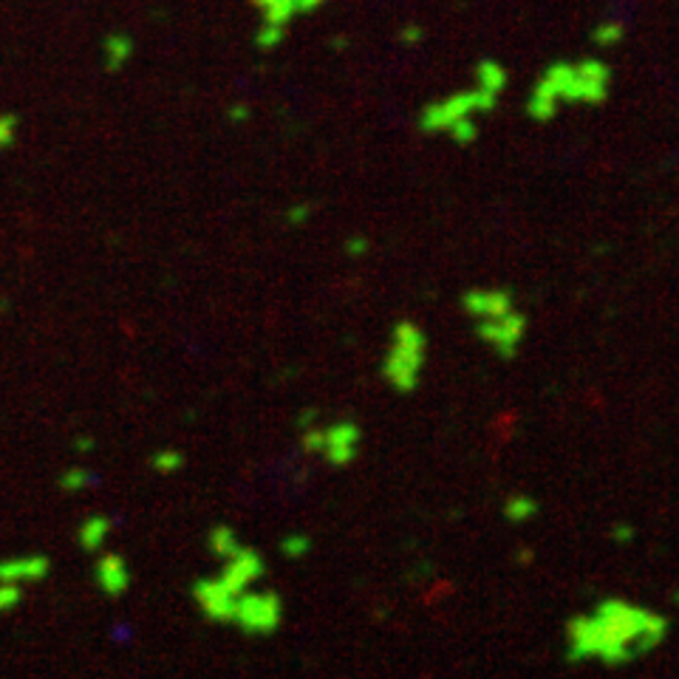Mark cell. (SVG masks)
I'll return each mask as SVG.
<instances>
[{
    "label": "cell",
    "instance_id": "obj_1",
    "mask_svg": "<svg viewBox=\"0 0 679 679\" xmlns=\"http://www.w3.org/2000/svg\"><path fill=\"white\" fill-rule=\"evenodd\" d=\"M671 635L665 615L626 597H603L592 612L567 620V663L623 668L657 651Z\"/></svg>",
    "mask_w": 679,
    "mask_h": 679
},
{
    "label": "cell",
    "instance_id": "obj_2",
    "mask_svg": "<svg viewBox=\"0 0 679 679\" xmlns=\"http://www.w3.org/2000/svg\"><path fill=\"white\" fill-rule=\"evenodd\" d=\"M612 74L597 60L583 63H558L538 80L527 100V113L535 122H549L558 113L560 102L600 105L608 97Z\"/></svg>",
    "mask_w": 679,
    "mask_h": 679
},
{
    "label": "cell",
    "instance_id": "obj_3",
    "mask_svg": "<svg viewBox=\"0 0 679 679\" xmlns=\"http://www.w3.org/2000/svg\"><path fill=\"white\" fill-rule=\"evenodd\" d=\"M428 363V335L413 320H396L391 329L388 351L383 357V380L396 393L416 391Z\"/></svg>",
    "mask_w": 679,
    "mask_h": 679
},
{
    "label": "cell",
    "instance_id": "obj_4",
    "mask_svg": "<svg viewBox=\"0 0 679 679\" xmlns=\"http://www.w3.org/2000/svg\"><path fill=\"white\" fill-rule=\"evenodd\" d=\"M496 102L499 93H490L479 85L473 91H459L419 113V128H422V133H448L459 120H467L473 113H490Z\"/></svg>",
    "mask_w": 679,
    "mask_h": 679
},
{
    "label": "cell",
    "instance_id": "obj_5",
    "mask_svg": "<svg viewBox=\"0 0 679 679\" xmlns=\"http://www.w3.org/2000/svg\"><path fill=\"white\" fill-rule=\"evenodd\" d=\"M232 626H238L247 637H269L284 623V600L272 589H244L232 608Z\"/></svg>",
    "mask_w": 679,
    "mask_h": 679
},
{
    "label": "cell",
    "instance_id": "obj_6",
    "mask_svg": "<svg viewBox=\"0 0 679 679\" xmlns=\"http://www.w3.org/2000/svg\"><path fill=\"white\" fill-rule=\"evenodd\" d=\"M476 329V337L493 351L496 357L501 360H515L519 357V351L527 340V315L515 306L512 312L507 315H499V317H487V320H476L473 323Z\"/></svg>",
    "mask_w": 679,
    "mask_h": 679
},
{
    "label": "cell",
    "instance_id": "obj_7",
    "mask_svg": "<svg viewBox=\"0 0 679 679\" xmlns=\"http://www.w3.org/2000/svg\"><path fill=\"white\" fill-rule=\"evenodd\" d=\"M360 444H363V428L354 419H340V422L323 428L320 456L332 467H348L360 456Z\"/></svg>",
    "mask_w": 679,
    "mask_h": 679
},
{
    "label": "cell",
    "instance_id": "obj_8",
    "mask_svg": "<svg viewBox=\"0 0 679 679\" xmlns=\"http://www.w3.org/2000/svg\"><path fill=\"white\" fill-rule=\"evenodd\" d=\"M264 572H267V560H264V555L257 552L255 547H249V544H241L236 555H229L227 560H221V572H218V577L227 583V587H229L232 592L241 595L244 589L255 587V583L264 577Z\"/></svg>",
    "mask_w": 679,
    "mask_h": 679
},
{
    "label": "cell",
    "instance_id": "obj_9",
    "mask_svg": "<svg viewBox=\"0 0 679 679\" xmlns=\"http://www.w3.org/2000/svg\"><path fill=\"white\" fill-rule=\"evenodd\" d=\"M236 592H232L227 583L213 575V577H201L193 583V600L199 606V612L209 623H229L232 620V608H236Z\"/></svg>",
    "mask_w": 679,
    "mask_h": 679
},
{
    "label": "cell",
    "instance_id": "obj_10",
    "mask_svg": "<svg viewBox=\"0 0 679 679\" xmlns=\"http://www.w3.org/2000/svg\"><path fill=\"white\" fill-rule=\"evenodd\" d=\"M512 309H515V297L509 289H501V286H476L461 295V312L473 323L507 315Z\"/></svg>",
    "mask_w": 679,
    "mask_h": 679
},
{
    "label": "cell",
    "instance_id": "obj_11",
    "mask_svg": "<svg viewBox=\"0 0 679 679\" xmlns=\"http://www.w3.org/2000/svg\"><path fill=\"white\" fill-rule=\"evenodd\" d=\"M93 583L102 589V595L108 597H122L131 583H133V572L128 567V560L116 552H105L97 558V567H93Z\"/></svg>",
    "mask_w": 679,
    "mask_h": 679
},
{
    "label": "cell",
    "instance_id": "obj_12",
    "mask_svg": "<svg viewBox=\"0 0 679 679\" xmlns=\"http://www.w3.org/2000/svg\"><path fill=\"white\" fill-rule=\"evenodd\" d=\"M52 572V560L45 555H15L0 560V580L17 583V587H26V583H40Z\"/></svg>",
    "mask_w": 679,
    "mask_h": 679
},
{
    "label": "cell",
    "instance_id": "obj_13",
    "mask_svg": "<svg viewBox=\"0 0 679 679\" xmlns=\"http://www.w3.org/2000/svg\"><path fill=\"white\" fill-rule=\"evenodd\" d=\"M113 532V521L108 515H88L77 529V541L85 552H97Z\"/></svg>",
    "mask_w": 679,
    "mask_h": 679
},
{
    "label": "cell",
    "instance_id": "obj_14",
    "mask_svg": "<svg viewBox=\"0 0 679 679\" xmlns=\"http://www.w3.org/2000/svg\"><path fill=\"white\" fill-rule=\"evenodd\" d=\"M241 544L244 541L229 524H216V527H209V532H207V549L218 560H227L229 555H236Z\"/></svg>",
    "mask_w": 679,
    "mask_h": 679
},
{
    "label": "cell",
    "instance_id": "obj_15",
    "mask_svg": "<svg viewBox=\"0 0 679 679\" xmlns=\"http://www.w3.org/2000/svg\"><path fill=\"white\" fill-rule=\"evenodd\" d=\"M538 512H541V504H538L532 496L527 493H512L504 504H501V515L509 524H529L538 519Z\"/></svg>",
    "mask_w": 679,
    "mask_h": 679
},
{
    "label": "cell",
    "instance_id": "obj_16",
    "mask_svg": "<svg viewBox=\"0 0 679 679\" xmlns=\"http://www.w3.org/2000/svg\"><path fill=\"white\" fill-rule=\"evenodd\" d=\"M60 490L63 493H82V490H88L93 484V473L88 470V467H68V470H63V476L57 479Z\"/></svg>",
    "mask_w": 679,
    "mask_h": 679
},
{
    "label": "cell",
    "instance_id": "obj_17",
    "mask_svg": "<svg viewBox=\"0 0 679 679\" xmlns=\"http://www.w3.org/2000/svg\"><path fill=\"white\" fill-rule=\"evenodd\" d=\"M476 80H479V88H484V91H490V93H499V97H501L504 82H507L504 68L496 65V63H481L479 72H476Z\"/></svg>",
    "mask_w": 679,
    "mask_h": 679
},
{
    "label": "cell",
    "instance_id": "obj_18",
    "mask_svg": "<svg viewBox=\"0 0 679 679\" xmlns=\"http://www.w3.org/2000/svg\"><path fill=\"white\" fill-rule=\"evenodd\" d=\"M150 467L159 476H173L184 467V453L181 451H156L150 456Z\"/></svg>",
    "mask_w": 679,
    "mask_h": 679
},
{
    "label": "cell",
    "instance_id": "obj_19",
    "mask_svg": "<svg viewBox=\"0 0 679 679\" xmlns=\"http://www.w3.org/2000/svg\"><path fill=\"white\" fill-rule=\"evenodd\" d=\"M309 549H312V538L303 535V532H289L284 541H280V552H284V558H289V560L306 558Z\"/></svg>",
    "mask_w": 679,
    "mask_h": 679
},
{
    "label": "cell",
    "instance_id": "obj_20",
    "mask_svg": "<svg viewBox=\"0 0 679 679\" xmlns=\"http://www.w3.org/2000/svg\"><path fill=\"white\" fill-rule=\"evenodd\" d=\"M448 136L453 139L456 145H473L476 139H479V122L473 120V116H467V120H459V122L448 131Z\"/></svg>",
    "mask_w": 679,
    "mask_h": 679
},
{
    "label": "cell",
    "instance_id": "obj_21",
    "mask_svg": "<svg viewBox=\"0 0 679 679\" xmlns=\"http://www.w3.org/2000/svg\"><path fill=\"white\" fill-rule=\"evenodd\" d=\"M23 603V587L17 583H6L0 580V615H9Z\"/></svg>",
    "mask_w": 679,
    "mask_h": 679
},
{
    "label": "cell",
    "instance_id": "obj_22",
    "mask_svg": "<svg viewBox=\"0 0 679 679\" xmlns=\"http://www.w3.org/2000/svg\"><path fill=\"white\" fill-rule=\"evenodd\" d=\"M300 451L309 453V456H317L323 451V425L320 422L300 431Z\"/></svg>",
    "mask_w": 679,
    "mask_h": 679
},
{
    "label": "cell",
    "instance_id": "obj_23",
    "mask_svg": "<svg viewBox=\"0 0 679 679\" xmlns=\"http://www.w3.org/2000/svg\"><path fill=\"white\" fill-rule=\"evenodd\" d=\"M312 204L309 201H297V204H289L286 207V213H284V221H286V227H303L309 218H312Z\"/></svg>",
    "mask_w": 679,
    "mask_h": 679
},
{
    "label": "cell",
    "instance_id": "obj_24",
    "mask_svg": "<svg viewBox=\"0 0 679 679\" xmlns=\"http://www.w3.org/2000/svg\"><path fill=\"white\" fill-rule=\"evenodd\" d=\"M15 136H17V116H12V113L0 116V153L12 148Z\"/></svg>",
    "mask_w": 679,
    "mask_h": 679
},
{
    "label": "cell",
    "instance_id": "obj_25",
    "mask_svg": "<svg viewBox=\"0 0 679 679\" xmlns=\"http://www.w3.org/2000/svg\"><path fill=\"white\" fill-rule=\"evenodd\" d=\"M635 538H637V529L631 527V524H626V521H620V524L612 527V544H617V547L635 544Z\"/></svg>",
    "mask_w": 679,
    "mask_h": 679
},
{
    "label": "cell",
    "instance_id": "obj_26",
    "mask_svg": "<svg viewBox=\"0 0 679 679\" xmlns=\"http://www.w3.org/2000/svg\"><path fill=\"white\" fill-rule=\"evenodd\" d=\"M343 249H345V255H348V257H363V255H368L371 241H368L365 236H351V238H345Z\"/></svg>",
    "mask_w": 679,
    "mask_h": 679
},
{
    "label": "cell",
    "instance_id": "obj_27",
    "mask_svg": "<svg viewBox=\"0 0 679 679\" xmlns=\"http://www.w3.org/2000/svg\"><path fill=\"white\" fill-rule=\"evenodd\" d=\"M312 425H317V408H303L295 416V428L303 431V428H312Z\"/></svg>",
    "mask_w": 679,
    "mask_h": 679
},
{
    "label": "cell",
    "instance_id": "obj_28",
    "mask_svg": "<svg viewBox=\"0 0 679 679\" xmlns=\"http://www.w3.org/2000/svg\"><path fill=\"white\" fill-rule=\"evenodd\" d=\"M512 560H515V567H532L535 564V549L532 547H519L515 549V555H512Z\"/></svg>",
    "mask_w": 679,
    "mask_h": 679
},
{
    "label": "cell",
    "instance_id": "obj_29",
    "mask_svg": "<svg viewBox=\"0 0 679 679\" xmlns=\"http://www.w3.org/2000/svg\"><path fill=\"white\" fill-rule=\"evenodd\" d=\"M247 116H249V113H247V108H236V111L229 113V120H232V122H244Z\"/></svg>",
    "mask_w": 679,
    "mask_h": 679
},
{
    "label": "cell",
    "instance_id": "obj_30",
    "mask_svg": "<svg viewBox=\"0 0 679 679\" xmlns=\"http://www.w3.org/2000/svg\"><path fill=\"white\" fill-rule=\"evenodd\" d=\"M74 448H77V451H88V448H93V441H91V439H77Z\"/></svg>",
    "mask_w": 679,
    "mask_h": 679
},
{
    "label": "cell",
    "instance_id": "obj_31",
    "mask_svg": "<svg viewBox=\"0 0 679 679\" xmlns=\"http://www.w3.org/2000/svg\"><path fill=\"white\" fill-rule=\"evenodd\" d=\"M671 600H674V606H679V589L674 592V597H671Z\"/></svg>",
    "mask_w": 679,
    "mask_h": 679
}]
</instances>
